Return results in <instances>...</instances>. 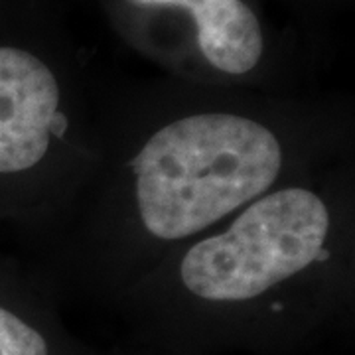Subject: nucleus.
I'll return each mask as SVG.
<instances>
[{"label":"nucleus","mask_w":355,"mask_h":355,"mask_svg":"<svg viewBox=\"0 0 355 355\" xmlns=\"http://www.w3.org/2000/svg\"><path fill=\"white\" fill-rule=\"evenodd\" d=\"M282 160L280 140L259 121L182 116L154 132L135 160L140 223L162 241L191 237L261 198Z\"/></svg>","instance_id":"obj_1"},{"label":"nucleus","mask_w":355,"mask_h":355,"mask_svg":"<svg viewBox=\"0 0 355 355\" xmlns=\"http://www.w3.org/2000/svg\"><path fill=\"white\" fill-rule=\"evenodd\" d=\"M140 6H178L193 16L205 60L229 76L249 73L259 64L265 38L243 0H130Z\"/></svg>","instance_id":"obj_4"},{"label":"nucleus","mask_w":355,"mask_h":355,"mask_svg":"<svg viewBox=\"0 0 355 355\" xmlns=\"http://www.w3.org/2000/svg\"><path fill=\"white\" fill-rule=\"evenodd\" d=\"M330 209L314 191L263 193L225 231L184 254L182 282L203 300H253L312 265L330 237Z\"/></svg>","instance_id":"obj_2"},{"label":"nucleus","mask_w":355,"mask_h":355,"mask_svg":"<svg viewBox=\"0 0 355 355\" xmlns=\"http://www.w3.org/2000/svg\"><path fill=\"white\" fill-rule=\"evenodd\" d=\"M0 355H48V343L24 320L0 308Z\"/></svg>","instance_id":"obj_5"},{"label":"nucleus","mask_w":355,"mask_h":355,"mask_svg":"<svg viewBox=\"0 0 355 355\" xmlns=\"http://www.w3.org/2000/svg\"><path fill=\"white\" fill-rule=\"evenodd\" d=\"M62 91L34 53L0 48V174L24 172L50 150Z\"/></svg>","instance_id":"obj_3"}]
</instances>
